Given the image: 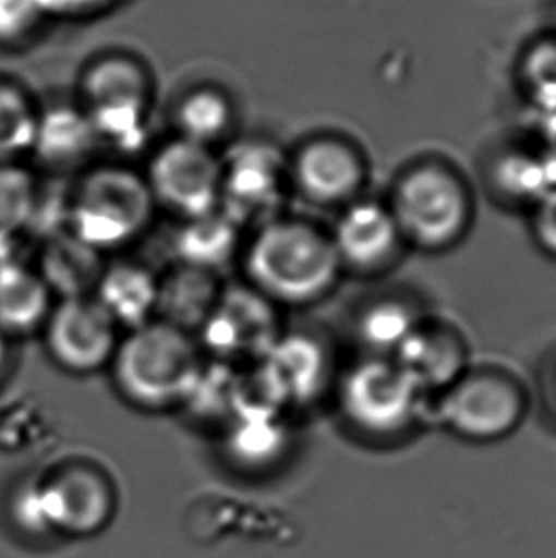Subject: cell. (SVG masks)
Returning a JSON list of instances; mask_svg holds the SVG:
<instances>
[{"label":"cell","instance_id":"1","mask_svg":"<svg viewBox=\"0 0 556 558\" xmlns=\"http://www.w3.org/2000/svg\"><path fill=\"white\" fill-rule=\"evenodd\" d=\"M244 267L259 294L293 307L321 302L343 277L330 231L295 218L259 226L244 252Z\"/></svg>","mask_w":556,"mask_h":558},{"label":"cell","instance_id":"2","mask_svg":"<svg viewBox=\"0 0 556 558\" xmlns=\"http://www.w3.org/2000/svg\"><path fill=\"white\" fill-rule=\"evenodd\" d=\"M385 201L407 246L428 254L458 246L473 223L471 187L446 160H415L400 170Z\"/></svg>","mask_w":556,"mask_h":558},{"label":"cell","instance_id":"3","mask_svg":"<svg viewBox=\"0 0 556 558\" xmlns=\"http://www.w3.org/2000/svg\"><path fill=\"white\" fill-rule=\"evenodd\" d=\"M347 429L376 445L397 442L420 423L427 392L392 356L362 355L334 385Z\"/></svg>","mask_w":556,"mask_h":558},{"label":"cell","instance_id":"4","mask_svg":"<svg viewBox=\"0 0 556 558\" xmlns=\"http://www.w3.org/2000/svg\"><path fill=\"white\" fill-rule=\"evenodd\" d=\"M201 366L203 359L191 333L157 318L119 341L111 361L122 397L150 412L183 407Z\"/></svg>","mask_w":556,"mask_h":558},{"label":"cell","instance_id":"5","mask_svg":"<svg viewBox=\"0 0 556 558\" xmlns=\"http://www.w3.org/2000/svg\"><path fill=\"white\" fill-rule=\"evenodd\" d=\"M149 183L130 168H94L69 195V231L101 254L124 248L149 227Z\"/></svg>","mask_w":556,"mask_h":558},{"label":"cell","instance_id":"6","mask_svg":"<svg viewBox=\"0 0 556 558\" xmlns=\"http://www.w3.org/2000/svg\"><path fill=\"white\" fill-rule=\"evenodd\" d=\"M436 399V417L444 429L479 445L509 437L528 412L524 385L496 366H471Z\"/></svg>","mask_w":556,"mask_h":558},{"label":"cell","instance_id":"7","mask_svg":"<svg viewBox=\"0 0 556 558\" xmlns=\"http://www.w3.org/2000/svg\"><path fill=\"white\" fill-rule=\"evenodd\" d=\"M58 539H88L113 522L119 507L111 476L90 461H65L40 475Z\"/></svg>","mask_w":556,"mask_h":558},{"label":"cell","instance_id":"8","mask_svg":"<svg viewBox=\"0 0 556 558\" xmlns=\"http://www.w3.org/2000/svg\"><path fill=\"white\" fill-rule=\"evenodd\" d=\"M257 392L282 412L315 404L336 385L330 349L315 333H282L252 374Z\"/></svg>","mask_w":556,"mask_h":558},{"label":"cell","instance_id":"9","mask_svg":"<svg viewBox=\"0 0 556 558\" xmlns=\"http://www.w3.org/2000/svg\"><path fill=\"white\" fill-rule=\"evenodd\" d=\"M155 203L185 219L219 210L221 160L211 147L176 137L153 155L147 174Z\"/></svg>","mask_w":556,"mask_h":558},{"label":"cell","instance_id":"10","mask_svg":"<svg viewBox=\"0 0 556 558\" xmlns=\"http://www.w3.org/2000/svg\"><path fill=\"white\" fill-rule=\"evenodd\" d=\"M204 348L221 363H259L282 336L277 305L256 288L221 290L210 318L198 330Z\"/></svg>","mask_w":556,"mask_h":558},{"label":"cell","instance_id":"11","mask_svg":"<svg viewBox=\"0 0 556 558\" xmlns=\"http://www.w3.org/2000/svg\"><path fill=\"white\" fill-rule=\"evenodd\" d=\"M290 185V162L267 144L241 145L221 162L219 210L239 226L277 218Z\"/></svg>","mask_w":556,"mask_h":558},{"label":"cell","instance_id":"12","mask_svg":"<svg viewBox=\"0 0 556 558\" xmlns=\"http://www.w3.org/2000/svg\"><path fill=\"white\" fill-rule=\"evenodd\" d=\"M46 348L63 371L94 374L111 366L119 326L94 295L61 300L46 318Z\"/></svg>","mask_w":556,"mask_h":558},{"label":"cell","instance_id":"13","mask_svg":"<svg viewBox=\"0 0 556 558\" xmlns=\"http://www.w3.org/2000/svg\"><path fill=\"white\" fill-rule=\"evenodd\" d=\"M366 182V157L347 137H311L290 160V183L318 206L343 208L364 195Z\"/></svg>","mask_w":556,"mask_h":558},{"label":"cell","instance_id":"14","mask_svg":"<svg viewBox=\"0 0 556 558\" xmlns=\"http://www.w3.org/2000/svg\"><path fill=\"white\" fill-rule=\"evenodd\" d=\"M343 272L374 277L391 269L407 248L387 201L359 196L339 208L330 231Z\"/></svg>","mask_w":556,"mask_h":558},{"label":"cell","instance_id":"15","mask_svg":"<svg viewBox=\"0 0 556 558\" xmlns=\"http://www.w3.org/2000/svg\"><path fill=\"white\" fill-rule=\"evenodd\" d=\"M286 412L271 404H239L223 427L221 450L227 465L246 476L271 473L290 450Z\"/></svg>","mask_w":556,"mask_h":558},{"label":"cell","instance_id":"16","mask_svg":"<svg viewBox=\"0 0 556 558\" xmlns=\"http://www.w3.org/2000/svg\"><path fill=\"white\" fill-rule=\"evenodd\" d=\"M427 397L440 395L471 368L469 345L456 326L425 315L392 355Z\"/></svg>","mask_w":556,"mask_h":558},{"label":"cell","instance_id":"17","mask_svg":"<svg viewBox=\"0 0 556 558\" xmlns=\"http://www.w3.org/2000/svg\"><path fill=\"white\" fill-rule=\"evenodd\" d=\"M219 295L221 287L216 272L178 264L172 271L158 279L155 318L183 332H196L210 318Z\"/></svg>","mask_w":556,"mask_h":558},{"label":"cell","instance_id":"18","mask_svg":"<svg viewBox=\"0 0 556 558\" xmlns=\"http://www.w3.org/2000/svg\"><path fill=\"white\" fill-rule=\"evenodd\" d=\"M94 298L129 332L157 317L158 279L143 265H106V271L94 290Z\"/></svg>","mask_w":556,"mask_h":558},{"label":"cell","instance_id":"19","mask_svg":"<svg viewBox=\"0 0 556 558\" xmlns=\"http://www.w3.org/2000/svg\"><path fill=\"white\" fill-rule=\"evenodd\" d=\"M37 271L52 295L71 300L94 294L106 271V262L101 252L68 231L45 242Z\"/></svg>","mask_w":556,"mask_h":558},{"label":"cell","instance_id":"20","mask_svg":"<svg viewBox=\"0 0 556 558\" xmlns=\"http://www.w3.org/2000/svg\"><path fill=\"white\" fill-rule=\"evenodd\" d=\"M98 144V134L86 109L60 106L38 113L31 153L48 167L63 170L88 159Z\"/></svg>","mask_w":556,"mask_h":558},{"label":"cell","instance_id":"21","mask_svg":"<svg viewBox=\"0 0 556 558\" xmlns=\"http://www.w3.org/2000/svg\"><path fill=\"white\" fill-rule=\"evenodd\" d=\"M423 317L425 313L407 295H377L356 313L354 336L364 355L392 356Z\"/></svg>","mask_w":556,"mask_h":558},{"label":"cell","instance_id":"22","mask_svg":"<svg viewBox=\"0 0 556 558\" xmlns=\"http://www.w3.org/2000/svg\"><path fill=\"white\" fill-rule=\"evenodd\" d=\"M52 311L45 279L22 262L0 267V330L10 336L35 332Z\"/></svg>","mask_w":556,"mask_h":558},{"label":"cell","instance_id":"23","mask_svg":"<svg viewBox=\"0 0 556 558\" xmlns=\"http://www.w3.org/2000/svg\"><path fill=\"white\" fill-rule=\"evenodd\" d=\"M241 244V226L216 210L201 218L185 219L173 239L178 264L218 272L233 259Z\"/></svg>","mask_w":556,"mask_h":558},{"label":"cell","instance_id":"24","mask_svg":"<svg viewBox=\"0 0 556 558\" xmlns=\"http://www.w3.org/2000/svg\"><path fill=\"white\" fill-rule=\"evenodd\" d=\"M489 189L504 203L534 210L555 191L535 147H512L492 157L486 167Z\"/></svg>","mask_w":556,"mask_h":558},{"label":"cell","instance_id":"25","mask_svg":"<svg viewBox=\"0 0 556 558\" xmlns=\"http://www.w3.org/2000/svg\"><path fill=\"white\" fill-rule=\"evenodd\" d=\"M38 183L25 168L0 165V267L20 262L22 234L29 231Z\"/></svg>","mask_w":556,"mask_h":558},{"label":"cell","instance_id":"26","mask_svg":"<svg viewBox=\"0 0 556 558\" xmlns=\"http://www.w3.org/2000/svg\"><path fill=\"white\" fill-rule=\"evenodd\" d=\"M86 109L149 107V81L134 61L109 58L99 61L84 78Z\"/></svg>","mask_w":556,"mask_h":558},{"label":"cell","instance_id":"27","mask_svg":"<svg viewBox=\"0 0 556 558\" xmlns=\"http://www.w3.org/2000/svg\"><path fill=\"white\" fill-rule=\"evenodd\" d=\"M2 522L17 542L27 545H48L60 542L53 532L46 509L40 475L25 476L12 484L0 506Z\"/></svg>","mask_w":556,"mask_h":558},{"label":"cell","instance_id":"28","mask_svg":"<svg viewBox=\"0 0 556 558\" xmlns=\"http://www.w3.org/2000/svg\"><path fill=\"white\" fill-rule=\"evenodd\" d=\"M241 381L242 374L234 371V364L221 361L203 363L183 408L203 422H221L226 425L234 414Z\"/></svg>","mask_w":556,"mask_h":558},{"label":"cell","instance_id":"29","mask_svg":"<svg viewBox=\"0 0 556 558\" xmlns=\"http://www.w3.org/2000/svg\"><path fill=\"white\" fill-rule=\"evenodd\" d=\"M180 137L211 147L227 136L233 124V109L216 90H196L181 101L176 113Z\"/></svg>","mask_w":556,"mask_h":558},{"label":"cell","instance_id":"30","mask_svg":"<svg viewBox=\"0 0 556 558\" xmlns=\"http://www.w3.org/2000/svg\"><path fill=\"white\" fill-rule=\"evenodd\" d=\"M519 84L542 119L556 114V35L528 46L519 61Z\"/></svg>","mask_w":556,"mask_h":558},{"label":"cell","instance_id":"31","mask_svg":"<svg viewBox=\"0 0 556 558\" xmlns=\"http://www.w3.org/2000/svg\"><path fill=\"white\" fill-rule=\"evenodd\" d=\"M38 113L25 94L0 84V165L31 151Z\"/></svg>","mask_w":556,"mask_h":558},{"label":"cell","instance_id":"32","mask_svg":"<svg viewBox=\"0 0 556 558\" xmlns=\"http://www.w3.org/2000/svg\"><path fill=\"white\" fill-rule=\"evenodd\" d=\"M40 12L37 0H0V38H15L27 33Z\"/></svg>","mask_w":556,"mask_h":558},{"label":"cell","instance_id":"33","mask_svg":"<svg viewBox=\"0 0 556 558\" xmlns=\"http://www.w3.org/2000/svg\"><path fill=\"white\" fill-rule=\"evenodd\" d=\"M532 234L535 244L556 259V191L532 210Z\"/></svg>","mask_w":556,"mask_h":558},{"label":"cell","instance_id":"34","mask_svg":"<svg viewBox=\"0 0 556 558\" xmlns=\"http://www.w3.org/2000/svg\"><path fill=\"white\" fill-rule=\"evenodd\" d=\"M535 149L540 153L553 189L556 191V114L542 119V130H540V140L535 144Z\"/></svg>","mask_w":556,"mask_h":558},{"label":"cell","instance_id":"35","mask_svg":"<svg viewBox=\"0 0 556 558\" xmlns=\"http://www.w3.org/2000/svg\"><path fill=\"white\" fill-rule=\"evenodd\" d=\"M38 7L45 12V10H71V8H83L88 4H94L98 0H37Z\"/></svg>","mask_w":556,"mask_h":558},{"label":"cell","instance_id":"36","mask_svg":"<svg viewBox=\"0 0 556 558\" xmlns=\"http://www.w3.org/2000/svg\"><path fill=\"white\" fill-rule=\"evenodd\" d=\"M8 361H10V340L7 333L0 330V374L7 368Z\"/></svg>","mask_w":556,"mask_h":558},{"label":"cell","instance_id":"37","mask_svg":"<svg viewBox=\"0 0 556 558\" xmlns=\"http://www.w3.org/2000/svg\"><path fill=\"white\" fill-rule=\"evenodd\" d=\"M547 395H549V402L556 408V366L549 372L547 377Z\"/></svg>","mask_w":556,"mask_h":558}]
</instances>
